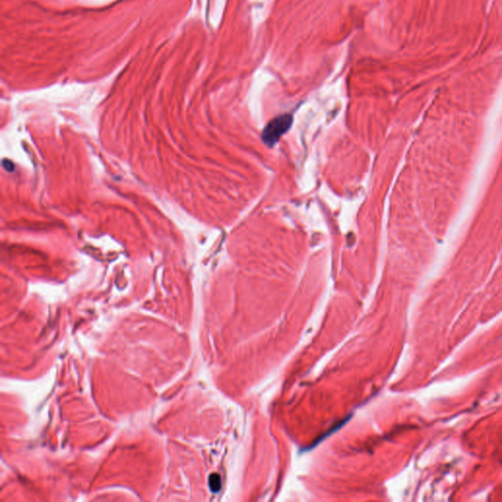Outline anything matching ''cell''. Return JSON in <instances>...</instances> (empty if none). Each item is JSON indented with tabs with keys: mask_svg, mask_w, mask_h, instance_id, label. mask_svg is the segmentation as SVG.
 <instances>
[{
	"mask_svg": "<svg viewBox=\"0 0 502 502\" xmlns=\"http://www.w3.org/2000/svg\"><path fill=\"white\" fill-rule=\"evenodd\" d=\"M292 123V116L289 114H285L277 117L276 119L272 120L264 130L262 138L264 142L268 145H274L279 138H281Z\"/></svg>",
	"mask_w": 502,
	"mask_h": 502,
	"instance_id": "obj_1",
	"label": "cell"
},
{
	"mask_svg": "<svg viewBox=\"0 0 502 502\" xmlns=\"http://www.w3.org/2000/svg\"><path fill=\"white\" fill-rule=\"evenodd\" d=\"M209 487L214 492L219 491L221 489V478L217 474H212L209 478Z\"/></svg>",
	"mask_w": 502,
	"mask_h": 502,
	"instance_id": "obj_2",
	"label": "cell"
}]
</instances>
